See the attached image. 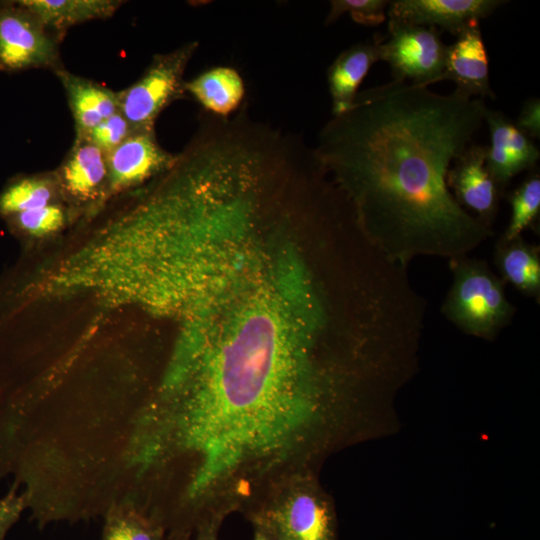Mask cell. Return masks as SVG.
<instances>
[{
	"instance_id": "1",
	"label": "cell",
	"mask_w": 540,
	"mask_h": 540,
	"mask_svg": "<svg viewBox=\"0 0 540 540\" xmlns=\"http://www.w3.org/2000/svg\"><path fill=\"white\" fill-rule=\"evenodd\" d=\"M198 298L200 326L179 375L142 427L147 464L190 460L194 504L296 457L329 385L321 350L363 326L312 260L285 244L245 256Z\"/></svg>"
},
{
	"instance_id": "2",
	"label": "cell",
	"mask_w": 540,
	"mask_h": 540,
	"mask_svg": "<svg viewBox=\"0 0 540 540\" xmlns=\"http://www.w3.org/2000/svg\"><path fill=\"white\" fill-rule=\"evenodd\" d=\"M483 99L392 80L359 92L314 147L368 239L407 266L468 255L494 235L447 185L453 161L484 122Z\"/></svg>"
},
{
	"instance_id": "3",
	"label": "cell",
	"mask_w": 540,
	"mask_h": 540,
	"mask_svg": "<svg viewBox=\"0 0 540 540\" xmlns=\"http://www.w3.org/2000/svg\"><path fill=\"white\" fill-rule=\"evenodd\" d=\"M452 283L441 306L445 318L462 332L493 339L517 311L505 282L485 260L468 255L449 260Z\"/></svg>"
},
{
	"instance_id": "4",
	"label": "cell",
	"mask_w": 540,
	"mask_h": 540,
	"mask_svg": "<svg viewBox=\"0 0 540 540\" xmlns=\"http://www.w3.org/2000/svg\"><path fill=\"white\" fill-rule=\"evenodd\" d=\"M198 47V41H190L173 51L156 54L137 81L117 92L119 112L133 132L155 130L159 115L185 97L184 73Z\"/></svg>"
},
{
	"instance_id": "5",
	"label": "cell",
	"mask_w": 540,
	"mask_h": 540,
	"mask_svg": "<svg viewBox=\"0 0 540 540\" xmlns=\"http://www.w3.org/2000/svg\"><path fill=\"white\" fill-rule=\"evenodd\" d=\"M446 49L439 29L391 20L380 45L381 60L389 64L393 80L420 87L440 81Z\"/></svg>"
},
{
	"instance_id": "6",
	"label": "cell",
	"mask_w": 540,
	"mask_h": 540,
	"mask_svg": "<svg viewBox=\"0 0 540 540\" xmlns=\"http://www.w3.org/2000/svg\"><path fill=\"white\" fill-rule=\"evenodd\" d=\"M60 40L17 1L0 2V70L60 67Z\"/></svg>"
},
{
	"instance_id": "7",
	"label": "cell",
	"mask_w": 540,
	"mask_h": 540,
	"mask_svg": "<svg viewBox=\"0 0 540 540\" xmlns=\"http://www.w3.org/2000/svg\"><path fill=\"white\" fill-rule=\"evenodd\" d=\"M254 520L271 540H334L330 509L307 491L294 490L279 498Z\"/></svg>"
},
{
	"instance_id": "8",
	"label": "cell",
	"mask_w": 540,
	"mask_h": 540,
	"mask_svg": "<svg viewBox=\"0 0 540 540\" xmlns=\"http://www.w3.org/2000/svg\"><path fill=\"white\" fill-rule=\"evenodd\" d=\"M487 146L470 144L451 164L447 185L467 212L492 226L504 194L486 167Z\"/></svg>"
},
{
	"instance_id": "9",
	"label": "cell",
	"mask_w": 540,
	"mask_h": 540,
	"mask_svg": "<svg viewBox=\"0 0 540 540\" xmlns=\"http://www.w3.org/2000/svg\"><path fill=\"white\" fill-rule=\"evenodd\" d=\"M503 0H392L387 8L388 20L420 26H431L458 36L471 25L490 16Z\"/></svg>"
},
{
	"instance_id": "10",
	"label": "cell",
	"mask_w": 540,
	"mask_h": 540,
	"mask_svg": "<svg viewBox=\"0 0 540 540\" xmlns=\"http://www.w3.org/2000/svg\"><path fill=\"white\" fill-rule=\"evenodd\" d=\"M179 153L165 150L155 130L132 133L106 154L108 184L112 190L128 188L167 173L178 161Z\"/></svg>"
},
{
	"instance_id": "11",
	"label": "cell",
	"mask_w": 540,
	"mask_h": 540,
	"mask_svg": "<svg viewBox=\"0 0 540 540\" xmlns=\"http://www.w3.org/2000/svg\"><path fill=\"white\" fill-rule=\"evenodd\" d=\"M483 118L491 141L487 146L486 167L504 193L515 176L535 168L540 152L533 139L501 111L486 107Z\"/></svg>"
},
{
	"instance_id": "12",
	"label": "cell",
	"mask_w": 540,
	"mask_h": 540,
	"mask_svg": "<svg viewBox=\"0 0 540 540\" xmlns=\"http://www.w3.org/2000/svg\"><path fill=\"white\" fill-rule=\"evenodd\" d=\"M456 38L452 45H447L440 81L455 82V90L469 97L495 99L489 82V58L480 23L469 26Z\"/></svg>"
},
{
	"instance_id": "13",
	"label": "cell",
	"mask_w": 540,
	"mask_h": 540,
	"mask_svg": "<svg viewBox=\"0 0 540 540\" xmlns=\"http://www.w3.org/2000/svg\"><path fill=\"white\" fill-rule=\"evenodd\" d=\"M385 36L376 34L371 42L355 44L342 51L327 69L332 116L342 114L354 103L369 70L381 60L380 45Z\"/></svg>"
},
{
	"instance_id": "14",
	"label": "cell",
	"mask_w": 540,
	"mask_h": 540,
	"mask_svg": "<svg viewBox=\"0 0 540 540\" xmlns=\"http://www.w3.org/2000/svg\"><path fill=\"white\" fill-rule=\"evenodd\" d=\"M61 82L71 109L75 137H83L103 120L119 112L117 92L62 66L53 70Z\"/></svg>"
},
{
	"instance_id": "15",
	"label": "cell",
	"mask_w": 540,
	"mask_h": 540,
	"mask_svg": "<svg viewBox=\"0 0 540 540\" xmlns=\"http://www.w3.org/2000/svg\"><path fill=\"white\" fill-rule=\"evenodd\" d=\"M185 91L204 111L229 118L246 102V87L240 73L230 66L208 68L185 82Z\"/></svg>"
},
{
	"instance_id": "16",
	"label": "cell",
	"mask_w": 540,
	"mask_h": 540,
	"mask_svg": "<svg viewBox=\"0 0 540 540\" xmlns=\"http://www.w3.org/2000/svg\"><path fill=\"white\" fill-rule=\"evenodd\" d=\"M65 190L79 200L94 198L108 182L106 154L85 137L74 143L59 167Z\"/></svg>"
},
{
	"instance_id": "17",
	"label": "cell",
	"mask_w": 540,
	"mask_h": 540,
	"mask_svg": "<svg viewBox=\"0 0 540 540\" xmlns=\"http://www.w3.org/2000/svg\"><path fill=\"white\" fill-rule=\"evenodd\" d=\"M59 40L74 25L111 17L123 1L118 0H20Z\"/></svg>"
},
{
	"instance_id": "18",
	"label": "cell",
	"mask_w": 540,
	"mask_h": 540,
	"mask_svg": "<svg viewBox=\"0 0 540 540\" xmlns=\"http://www.w3.org/2000/svg\"><path fill=\"white\" fill-rule=\"evenodd\" d=\"M494 262L500 278L521 294L540 301V249L522 236L505 242L497 240Z\"/></svg>"
},
{
	"instance_id": "19",
	"label": "cell",
	"mask_w": 540,
	"mask_h": 540,
	"mask_svg": "<svg viewBox=\"0 0 540 540\" xmlns=\"http://www.w3.org/2000/svg\"><path fill=\"white\" fill-rule=\"evenodd\" d=\"M103 516L102 540H166L163 526L133 500L113 502Z\"/></svg>"
},
{
	"instance_id": "20",
	"label": "cell",
	"mask_w": 540,
	"mask_h": 540,
	"mask_svg": "<svg viewBox=\"0 0 540 540\" xmlns=\"http://www.w3.org/2000/svg\"><path fill=\"white\" fill-rule=\"evenodd\" d=\"M511 207L510 219L501 241H511L531 227H534L540 215V174L531 172L522 182L507 195Z\"/></svg>"
},
{
	"instance_id": "21",
	"label": "cell",
	"mask_w": 540,
	"mask_h": 540,
	"mask_svg": "<svg viewBox=\"0 0 540 540\" xmlns=\"http://www.w3.org/2000/svg\"><path fill=\"white\" fill-rule=\"evenodd\" d=\"M55 196V183L43 176L21 178L0 194V213L15 215L50 204Z\"/></svg>"
},
{
	"instance_id": "22",
	"label": "cell",
	"mask_w": 540,
	"mask_h": 540,
	"mask_svg": "<svg viewBox=\"0 0 540 540\" xmlns=\"http://www.w3.org/2000/svg\"><path fill=\"white\" fill-rule=\"evenodd\" d=\"M388 4L387 0H332L325 24L330 25L349 14L358 24L376 26L386 20Z\"/></svg>"
},
{
	"instance_id": "23",
	"label": "cell",
	"mask_w": 540,
	"mask_h": 540,
	"mask_svg": "<svg viewBox=\"0 0 540 540\" xmlns=\"http://www.w3.org/2000/svg\"><path fill=\"white\" fill-rule=\"evenodd\" d=\"M18 227L29 234L42 236L62 227L65 214L59 205L50 204L13 215Z\"/></svg>"
},
{
	"instance_id": "24",
	"label": "cell",
	"mask_w": 540,
	"mask_h": 540,
	"mask_svg": "<svg viewBox=\"0 0 540 540\" xmlns=\"http://www.w3.org/2000/svg\"><path fill=\"white\" fill-rule=\"evenodd\" d=\"M132 133L134 132L128 121L120 112H117L103 120L83 137L107 154Z\"/></svg>"
},
{
	"instance_id": "25",
	"label": "cell",
	"mask_w": 540,
	"mask_h": 540,
	"mask_svg": "<svg viewBox=\"0 0 540 540\" xmlns=\"http://www.w3.org/2000/svg\"><path fill=\"white\" fill-rule=\"evenodd\" d=\"M29 507V498L14 492L0 498V540H4L9 529L18 521L23 511Z\"/></svg>"
},
{
	"instance_id": "26",
	"label": "cell",
	"mask_w": 540,
	"mask_h": 540,
	"mask_svg": "<svg viewBox=\"0 0 540 540\" xmlns=\"http://www.w3.org/2000/svg\"><path fill=\"white\" fill-rule=\"evenodd\" d=\"M515 125L519 130L531 139L540 138V100L539 98L527 99L518 115Z\"/></svg>"
},
{
	"instance_id": "27",
	"label": "cell",
	"mask_w": 540,
	"mask_h": 540,
	"mask_svg": "<svg viewBox=\"0 0 540 540\" xmlns=\"http://www.w3.org/2000/svg\"><path fill=\"white\" fill-rule=\"evenodd\" d=\"M254 540H271V539L262 530L256 529Z\"/></svg>"
},
{
	"instance_id": "28",
	"label": "cell",
	"mask_w": 540,
	"mask_h": 540,
	"mask_svg": "<svg viewBox=\"0 0 540 540\" xmlns=\"http://www.w3.org/2000/svg\"><path fill=\"white\" fill-rule=\"evenodd\" d=\"M196 540H214L212 534H202L197 537Z\"/></svg>"
}]
</instances>
